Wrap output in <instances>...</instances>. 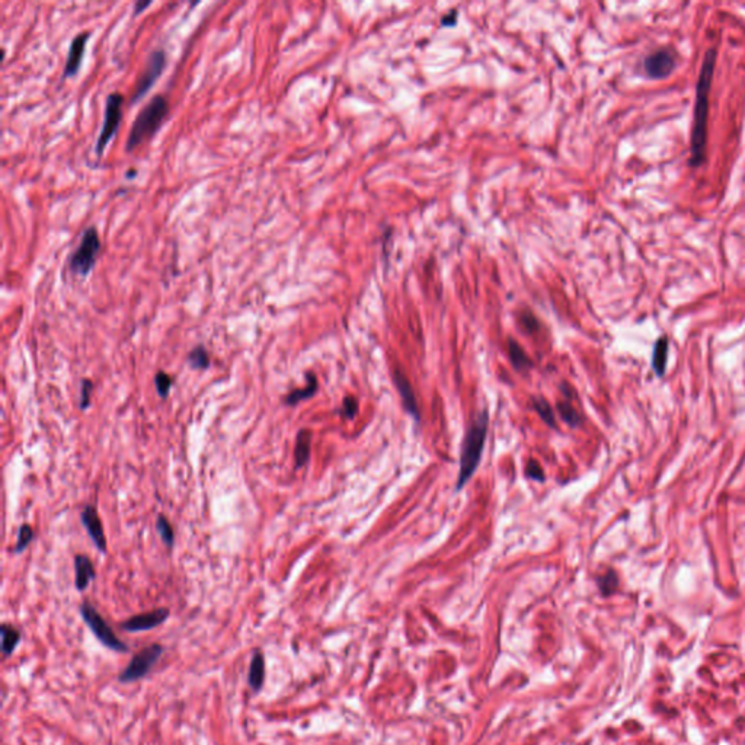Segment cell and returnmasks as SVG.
<instances>
[{
	"label": "cell",
	"instance_id": "cell-1",
	"mask_svg": "<svg viewBox=\"0 0 745 745\" xmlns=\"http://www.w3.org/2000/svg\"><path fill=\"white\" fill-rule=\"evenodd\" d=\"M716 66V50L709 49L705 54L699 79L696 85V102H694V118L690 140V166L699 168L706 161L707 147V117H709V97L713 76Z\"/></svg>",
	"mask_w": 745,
	"mask_h": 745
},
{
	"label": "cell",
	"instance_id": "cell-2",
	"mask_svg": "<svg viewBox=\"0 0 745 745\" xmlns=\"http://www.w3.org/2000/svg\"><path fill=\"white\" fill-rule=\"evenodd\" d=\"M488 425H489L488 410H482L481 414L474 418L473 424L469 426V430L462 444L460 470H458L457 486H456L457 490H460L467 483V481L473 476L474 470L478 469L481 463V457H482V451L485 446L486 434H488Z\"/></svg>",
	"mask_w": 745,
	"mask_h": 745
},
{
	"label": "cell",
	"instance_id": "cell-3",
	"mask_svg": "<svg viewBox=\"0 0 745 745\" xmlns=\"http://www.w3.org/2000/svg\"><path fill=\"white\" fill-rule=\"evenodd\" d=\"M169 114V102L163 95L154 97L145 105L136 117L131 130L125 143V150L133 152L143 143L150 140L162 127Z\"/></svg>",
	"mask_w": 745,
	"mask_h": 745
},
{
	"label": "cell",
	"instance_id": "cell-4",
	"mask_svg": "<svg viewBox=\"0 0 745 745\" xmlns=\"http://www.w3.org/2000/svg\"><path fill=\"white\" fill-rule=\"evenodd\" d=\"M101 250V239L97 227H88L83 234L79 246L72 253L69 258V269L70 273L86 277L97 264L98 255Z\"/></svg>",
	"mask_w": 745,
	"mask_h": 745
},
{
	"label": "cell",
	"instance_id": "cell-5",
	"mask_svg": "<svg viewBox=\"0 0 745 745\" xmlns=\"http://www.w3.org/2000/svg\"><path fill=\"white\" fill-rule=\"evenodd\" d=\"M81 616L83 622L88 625L90 632L93 633L97 639L106 646L108 649L114 652H127L129 651V645L124 643L115 633L111 629V626L106 623L104 617L98 613V610L93 606H90L88 601L81 606Z\"/></svg>",
	"mask_w": 745,
	"mask_h": 745
},
{
	"label": "cell",
	"instance_id": "cell-6",
	"mask_svg": "<svg viewBox=\"0 0 745 745\" xmlns=\"http://www.w3.org/2000/svg\"><path fill=\"white\" fill-rule=\"evenodd\" d=\"M163 655V646L161 643H153L146 648H143L140 652H137L130 664L120 673L118 681L124 684L134 683L141 678H145L149 671L152 670L153 665L159 661V658Z\"/></svg>",
	"mask_w": 745,
	"mask_h": 745
},
{
	"label": "cell",
	"instance_id": "cell-7",
	"mask_svg": "<svg viewBox=\"0 0 745 745\" xmlns=\"http://www.w3.org/2000/svg\"><path fill=\"white\" fill-rule=\"evenodd\" d=\"M122 104H124V97L120 92H111L106 97L105 118H104L99 137L97 140V145H95V152H97L98 156L104 154L108 143L118 131V127L122 118Z\"/></svg>",
	"mask_w": 745,
	"mask_h": 745
},
{
	"label": "cell",
	"instance_id": "cell-8",
	"mask_svg": "<svg viewBox=\"0 0 745 745\" xmlns=\"http://www.w3.org/2000/svg\"><path fill=\"white\" fill-rule=\"evenodd\" d=\"M165 66H166V53H165V50H162V49L154 50L149 56L145 69H143V72L140 73V76L137 79L136 86H134V92H133V98H131L133 102H136L140 98L145 97V95L150 90V88L154 85V82L161 77Z\"/></svg>",
	"mask_w": 745,
	"mask_h": 745
},
{
	"label": "cell",
	"instance_id": "cell-9",
	"mask_svg": "<svg viewBox=\"0 0 745 745\" xmlns=\"http://www.w3.org/2000/svg\"><path fill=\"white\" fill-rule=\"evenodd\" d=\"M677 67V51L671 47H664L648 54L643 60V72L649 79L659 81L668 77Z\"/></svg>",
	"mask_w": 745,
	"mask_h": 745
},
{
	"label": "cell",
	"instance_id": "cell-10",
	"mask_svg": "<svg viewBox=\"0 0 745 745\" xmlns=\"http://www.w3.org/2000/svg\"><path fill=\"white\" fill-rule=\"evenodd\" d=\"M168 617H169L168 609H156L147 613H141V614H136L130 617V619H127L125 622L121 623V629L130 633L150 630L165 623L168 620Z\"/></svg>",
	"mask_w": 745,
	"mask_h": 745
},
{
	"label": "cell",
	"instance_id": "cell-11",
	"mask_svg": "<svg viewBox=\"0 0 745 745\" xmlns=\"http://www.w3.org/2000/svg\"><path fill=\"white\" fill-rule=\"evenodd\" d=\"M82 524L85 526L88 534L90 536L92 542L97 546V549L102 553L106 552V537L104 533L102 521L99 518V514L93 505H86L82 514H81Z\"/></svg>",
	"mask_w": 745,
	"mask_h": 745
},
{
	"label": "cell",
	"instance_id": "cell-12",
	"mask_svg": "<svg viewBox=\"0 0 745 745\" xmlns=\"http://www.w3.org/2000/svg\"><path fill=\"white\" fill-rule=\"evenodd\" d=\"M89 40V33H79L70 42V49L67 53V60L65 66V77H72L77 74L82 66V60L86 51V44Z\"/></svg>",
	"mask_w": 745,
	"mask_h": 745
},
{
	"label": "cell",
	"instance_id": "cell-13",
	"mask_svg": "<svg viewBox=\"0 0 745 745\" xmlns=\"http://www.w3.org/2000/svg\"><path fill=\"white\" fill-rule=\"evenodd\" d=\"M393 380H394L396 387H398V390H399L403 406L406 408V410L409 412L412 417H414L415 419H419V410H418V405H417L415 393H414V390H412V386L408 382L406 376L399 370H394L393 371Z\"/></svg>",
	"mask_w": 745,
	"mask_h": 745
},
{
	"label": "cell",
	"instance_id": "cell-14",
	"mask_svg": "<svg viewBox=\"0 0 745 745\" xmlns=\"http://www.w3.org/2000/svg\"><path fill=\"white\" fill-rule=\"evenodd\" d=\"M74 570H76V588L79 591H85L88 585L97 577V570L93 568L92 561L85 554H77L74 558Z\"/></svg>",
	"mask_w": 745,
	"mask_h": 745
},
{
	"label": "cell",
	"instance_id": "cell-15",
	"mask_svg": "<svg viewBox=\"0 0 745 745\" xmlns=\"http://www.w3.org/2000/svg\"><path fill=\"white\" fill-rule=\"evenodd\" d=\"M265 681V657L261 651H255L252 655L249 665L248 683L253 691H259Z\"/></svg>",
	"mask_w": 745,
	"mask_h": 745
},
{
	"label": "cell",
	"instance_id": "cell-16",
	"mask_svg": "<svg viewBox=\"0 0 745 745\" xmlns=\"http://www.w3.org/2000/svg\"><path fill=\"white\" fill-rule=\"evenodd\" d=\"M306 378H307V385L303 389H296L285 396V399H284L285 405L294 406L302 401L310 399L316 393V390H318V380H316V376L313 373H306Z\"/></svg>",
	"mask_w": 745,
	"mask_h": 745
},
{
	"label": "cell",
	"instance_id": "cell-17",
	"mask_svg": "<svg viewBox=\"0 0 745 745\" xmlns=\"http://www.w3.org/2000/svg\"><path fill=\"white\" fill-rule=\"evenodd\" d=\"M310 444H312V433L309 430H300L297 434L296 449H294L296 467H303L309 462Z\"/></svg>",
	"mask_w": 745,
	"mask_h": 745
},
{
	"label": "cell",
	"instance_id": "cell-18",
	"mask_svg": "<svg viewBox=\"0 0 745 745\" xmlns=\"http://www.w3.org/2000/svg\"><path fill=\"white\" fill-rule=\"evenodd\" d=\"M0 633H2V654L5 658H8L15 652V649H17L21 642L22 635L17 627H13L8 623L0 626Z\"/></svg>",
	"mask_w": 745,
	"mask_h": 745
},
{
	"label": "cell",
	"instance_id": "cell-19",
	"mask_svg": "<svg viewBox=\"0 0 745 745\" xmlns=\"http://www.w3.org/2000/svg\"><path fill=\"white\" fill-rule=\"evenodd\" d=\"M668 338L661 337L654 346V355H652V369L657 373V376H664L665 367H667L668 361Z\"/></svg>",
	"mask_w": 745,
	"mask_h": 745
},
{
	"label": "cell",
	"instance_id": "cell-20",
	"mask_svg": "<svg viewBox=\"0 0 745 745\" xmlns=\"http://www.w3.org/2000/svg\"><path fill=\"white\" fill-rule=\"evenodd\" d=\"M188 364L194 370H205L210 367V354L205 346L198 345L188 354Z\"/></svg>",
	"mask_w": 745,
	"mask_h": 745
},
{
	"label": "cell",
	"instance_id": "cell-21",
	"mask_svg": "<svg viewBox=\"0 0 745 745\" xmlns=\"http://www.w3.org/2000/svg\"><path fill=\"white\" fill-rule=\"evenodd\" d=\"M156 529L157 531H159L161 534V538L163 540V543L172 549L173 545H175V533H173V529L170 526V522L168 521V518L165 515H159L157 517V522H156Z\"/></svg>",
	"mask_w": 745,
	"mask_h": 745
},
{
	"label": "cell",
	"instance_id": "cell-22",
	"mask_svg": "<svg viewBox=\"0 0 745 745\" xmlns=\"http://www.w3.org/2000/svg\"><path fill=\"white\" fill-rule=\"evenodd\" d=\"M508 351H510V358L517 369H529L531 366L530 358L526 355L524 350H522L515 341H510Z\"/></svg>",
	"mask_w": 745,
	"mask_h": 745
},
{
	"label": "cell",
	"instance_id": "cell-23",
	"mask_svg": "<svg viewBox=\"0 0 745 745\" xmlns=\"http://www.w3.org/2000/svg\"><path fill=\"white\" fill-rule=\"evenodd\" d=\"M33 538H34L33 527H31L29 524H22L19 527L18 540H17V545H15V547H13V553L24 552L28 547V545L33 542Z\"/></svg>",
	"mask_w": 745,
	"mask_h": 745
},
{
	"label": "cell",
	"instance_id": "cell-24",
	"mask_svg": "<svg viewBox=\"0 0 745 745\" xmlns=\"http://www.w3.org/2000/svg\"><path fill=\"white\" fill-rule=\"evenodd\" d=\"M534 408L537 410V414L540 415V418L550 426H554L556 425V421H554V415H553V410L550 408V405L546 402V399L543 398H537L534 399Z\"/></svg>",
	"mask_w": 745,
	"mask_h": 745
},
{
	"label": "cell",
	"instance_id": "cell-25",
	"mask_svg": "<svg viewBox=\"0 0 745 745\" xmlns=\"http://www.w3.org/2000/svg\"><path fill=\"white\" fill-rule=\"evenodd\" d=\"M558 409H559V414L561 417L565 419V422H568L570 426H577L579 425L581 422V418L578 415V412L575 410V408L568 403V402H561L558 403Z\"/></svg>",
	"mask_w": 745,
	"mask_h": 745
},
{
	"label": "cell",
	"instance_id": "cell-26",
	"mask_svg": "<svg viewBox=\"0 0 745 745\" xmlns=\"http://www.w3.org/2000/svg\"><path fill=\"white\" fill-rule=\"evenodd\" d=\"M617 584H619V579H617V575L613 572V570H609L607 574H604L598 579V586L601 593H603L604 595L613 594L617 588Z\"/></svg>",
	"mask_w": 745,
	"mask_h": 745
},
{
	"label": "cell",
	"instance_id": "cell-27",
	"mask_svg": "<svg viewBox=\"0 0 745 745\" xmlns=\"http://www.w3.org/2000/svg\"><path fill=\"white\" fill-rule=\"evenodd\" d=\"M154 385H156L157 393H159L161 398L165 399V398H168L169 390H170L173 382H172V378L166 373L159 371L154 376Z\"/></svg>",
	"mask_w": 745,
	"mask_h": 745
},
{
	"label": "cell",
	"instance_id": "cell-28",
	"mask_svg": "<svg viewBox=\"0 0 745 745\" xmlns=\"http://www.w3.org/2000/svg\"><path fill=\"white\" fill-rule=\"evenodd\" d=\"M93 390V383L89 378H83L81 383V409H88L90 405V394Z\"/></svg>",
	"mask_w": 745,
	"mask_h": 745
},
{
	"label": "cell",
	"instance_id": "cell-29",
	"mask_svg": "<svg viewBox=\"0 0 745 745\" xmlns=\"http://www.w3.org/2000/svg\"><path fill=\"white\" fill-rule=\"evenodd\" d=\"M358 410V402L355 398H353V396H346V398L344 399V403H342V415L345 418H354L355 414Z\"/></svg>",
	"mask_w": 745,
	"mask_h": 745
},
{
	"label": "cell",
	"instance_id": "cell-30",
	"mask_svg": "<svg viewBox=\"0 0 745 745\" xmlns=\"http://www.w3.org/2000/svg\"><path fill=\"white\" fill-rule=\"evenodd\" d=\"M527 474L534 481H545V474L542 466L534 460H530L527 465Z\"/></svg>",
	"mask_w": 745,
	"mask_h": 745
},
{
	"label": "cell",
	"instance_id": "cell-31",
	"mask_svg": "<svg viewBox=\"0 0 745 745\" xmlns=\"http://www.w3.org/2000/svg\"><path fill=\"white\" fill-rule=\"evenodd\" d=\"M521 323L524 325V328L529 330V332H533L536 329H538V322L536 321L534 316L531 313H526L521 316Z\"/></svg>",
	"mask_w": 745,
	"mask_h": 745
},
{
	"label": "cell",
	"instance_id": "cell-32",
	"mask_svg": "<svg viewBox=\"0 0 745 745\" xmlns=\"http://www.w3.org/2000/svg\"><path fill=\"white\" fill-rule=\"evenodd\" d=\"M147 6H150V2H145V3H140V2H137V3H136V6H134V15L140 13V12H141L143 9H145V8H147Z\"/></svg>",
	"mask_w": 745,
	"mask_h": 745
}]
</instances>
